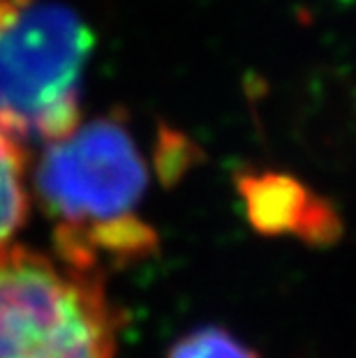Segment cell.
<instances>
[{"instance_id":"4","label":"cell","mask_w":356,"mask_h":358,"mask_svg":"<svg viewBox=\"0 0 356 358\" xmlns=\"http://www.w3.org/2000/svg\"><path fill=\"white\" fill-rule=\"evenodd\" d=\"M238 196L257 231L292 236L310 245H329L343 234L338 213L306 182L280 171H245L238 176Z\"/></svg>"},{"instance_id":"1","label":"cell","mask_w":356,"mask_h":358,"mask_svg":"<svg viewBox=\"0 0 356 358\" xmlns=\"http://www.w3.org/2000/svg\"><path fill=\"white\" fill-rule=\"evenodd\" d=\"M148 182V159L120 111L42 146L30 194L51 224L54 257L104 275L153 255L157 236L139 210Z\"/></svg>"},{"instance_id":"6","label":"cell","mask_w":356,"mask_h":358,"mask_svg":"<svg viewBox=\"0 0 356 358\" xmlns=\"http://www.w3.org/2000/svg\"><path fill=\"white\" fill-rule=\"evenodd\" d=\"M166 358H259V354L229 331L208 326L173 342Z\"/></svg>"},{"instance_id":"2","label":"cell","mask_w":356,"mask_h":358,"mask_svg":"<svg viewBox=\"0 0 356 358\" xmlns=\"http://www.w3.org/2000/svg\"><path fill=\"white\" fill-rule=\"evenodd\" d=\"M93 33L56 3L0 21V136L30 155L81 123V79Z\"/></svg>"},{"instance_id":"3","label":"cell","mask_w":356,"mask_h":358,"mask_svg":"<svg viewBox=\"0 0 356 358\" xmlns=\"http://www.w3.org/2000/svg\"><path fill=\"white\" fill-rule=\"evenodd\" d=\"M118 329L102 273L17 243L0 255V358H116Z\"/></svg>"},{"instance_id":"7","label":"cell","mask_w":356,"mask_h":358,"mask_svg":"<svg viewBox=\"0 0 356 358\" xmlns=\"http://www.w3.org/2000/svg\"><path fill=\"white\" fill-rule=\"evenodd\" d=\"M28 3H33V0H0V21L10 19L12 14L24 10Z\"/></svg>"},{"instance_id":"5","label":"cell","mask_w":356,"mask_h":358,"mask_svg":"<svg viewBox=\"0 0 356 358\" xmlns=\"http://www.w3.org/2000/svg\"><path fill=\"white\" fill-rule=\"evenodd\" d=\"M30 155L0 136V255L14 245V236L30 213Z\"/></svg>"}]
</instances>
